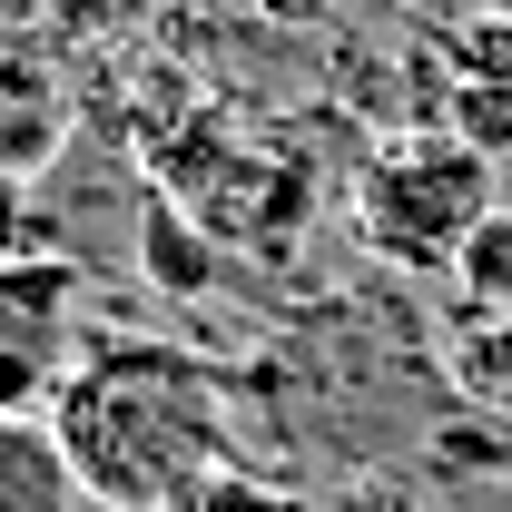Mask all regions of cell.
Here are the masks:
<instances>
[{"label":"cell","mask_w":512,"mask_h":512,"mask_svg":"<svg viewBox=\"0 0 512 512\" xmlns=\"http://www.w3.org/2000/svg\"><path fill=\"white\" fill-rule=\"evenodd\" d=\"M79 503L99 512H197V493L237 463L227 384L168 335H89V355L50 394Z\"/></svg>","instance_id":"6da1fadb"},{"label":"cell","mask_w":512,"mask_h":512,"mask_svg":"<svg viewBox=\"0 0 512 512\" xmlns=\"http://www.w3.org/2000/svg\"><path fill=\"white\" fill-rule=\"evenodd\" d=\"M493 168H503V158L463 148L444 119L375 138V158L355 168V227H365V247L394 256L404 276H453L463 237L503 207V197H493Z\"/></svg>","instance_id":"7a4b0ae2"},{"label":"cell","mask_w":512,"mask_h":512,"mask_svg":"<svg viewBox=\"0 0 512 512\" xmlns=\"http://www.w3.org/2000/svg\"><path fill=\"white\" fill-rule=\"evenodd\" d=\"M89 355V266L60 247L0 256V414H50Z\"/></svg>","instance_id":"3957f363"},{"label":"cell","mask_w":512,"mask_h":512,"mask_svg":"<svg viewBox=\"0 0 512 512\" xmlns=\"http://www.w3.org/2000/svg\"><path fill=\"white\" fill-rule=\"evenodd\" d=\"M0 512H79V473L50 414H0Z\"/></svg>","instance_id":"277c9868"},{"label":"cell","mask_w":512,"mask_h":512,"mask_svg":"<svg viewBox=\"0 0 512 512\" xmlns=\"http://www.w3.org/2000/svg\"><path fill=\"white\" fill-rule=\"evenodd\" d=\"M453 286H463V306H473V316H512V207H493V217L463 237Z\"/></svg>","instance_id":"5b68a950"},{"label":"cell","mask_w":512,"mask_h":512,"mask_svg":"<svg viewBox=\"0 0 512 512\" xmlns=\"http://www.w3.org/2000/svg\"><path fill=\"white\" fill-rule=\"evenodd\" d=\"M444 128L463 138V148H483V158H512V79H473V69H453Z\"/></svg>","instance_id":"8992f818"},{"label":"cell","mask_w":512,"mask_h":512,"mask_svg":"<svg viewBox=\"0 0 512 512\" xmlns=\"http://www.w3.org/2000/svg\"><path fill=\"white\" fill-rule=\"evenodd\" d=\"M197 512H306L286 483H266V473H247V463H227L207 493H197Z\"/></svg>","instance_id":"52a82bcc"},{"label":"cell","mask_w":512,"mask_h":512,"mask_svg":"<svg viewBox=\"0 0 512 512\" xmlns=\"http://www.w3.org/2000/svg\"><path fill=\"white\" fill-rule=\"evenodd\" d=\"M463 375L483 384L493 404H512V316H483V345L463 355Z\"/></svg>","instance_id":"ba28073f"},{"label":"cell","mask_w":512,"mask_h":512,"mask_svg":"<svg viewBox=\"0 0 512 512\" xmlns=\"http://www.w3.org/2000/svg\"><path fill=\"white\" fill-rule=\"evenodd\" d=\"M463 69H473V79H512V10H483V20L463 30Z\"/></svg>","instance_id":"9c48e42d"},{"label":"cell","mask_w":512,"mask_h":512,"mask_svg":"<svg viewBox=\"0 0 512 512\" xmlns=\"http://www.w3.org/2000/svg\"><path fill=\"white\" fill-rule=\"evenodd\" d=\"M148 276H158V286H168V276H178V286H197V247H188V227L148 217Z\"/></svg>","instance_id":"30bf717a"},{"label":"cell","mask_w":512,"mask_h":512,"mask_svg":"<svg viewBox=\"0 0 512 512\" xmlns=\"http://www.w3.org/2000/svg\"><path fill=\"white\" fill-rule=\"evenodd\" d=\"M0 256H40V227H30V207L10 188V158H0Z\"/></svg>","instance_id":"8fae6325"},{"label":"cell","mask_w":512,"mask_h":512,"mask_svg":"<svg viewBox=\"0 0 512 512\" xmlns=\"http://www.w3.org/2000/svg\"><path fill=\"white\" fill-rule=\"evenodd\" d=\"M256 10H276V20H325L335 0H256Z\"/></svg>","instance_id":"7c38bea8"},{"label":"cell","mask_w":512,"mask_h":512,"mask_svg":"<svg viewBox=\"0 0 512 512\" xmlns=\"http://www.w3.org/2000/svg\"><path fill=\"white\" fill-rule=\"evenodd\" d=\"M493 10H512V0H493Z\"/></svg>","instance_id":"4fadbf2b"}]
</instances>
